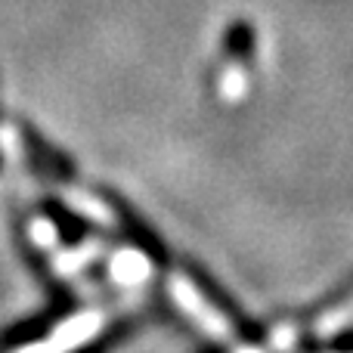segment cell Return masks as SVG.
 Listing matches in <instances>:
<instances>
[{
    "label": "cell",
    "instance_id": "obj_1",
    "mask_svg": "<svg viewBox=\"0 0 353 353\" xmlns=\"http://www.w3.org/2000/svg\"><path fill=\"white\" fill-rule=\"evenodd\" d=\"M350 310H353V276H350L347 285H341V292H335L332 298H325L323 304H316V310H313L307 319L319 329L323 323H335V319L347 316Z\"/></svg>",
    "mask_w": 353,
    "mask_h": 353
},
{
    "label": "cell",
    "instance_id": "obj_2",
    "mask_svg": "<svg viewBox=\"0 0 353 353\" xmlns=\"http://www.w3.org/2000/svg\"><path fill=\"white\" fill-rule=\"evenodd\" d=\"M112 273H115V279L137 285L149 276V257L137 254V251H121V254L112 257Z\"/></svg>",
    "mask_w": 353,
    "mask_h": 353
},
{
    "label": "cell",
    "instance_id": "obj_3",
    "mask_svg": "<svg viewBox=\"0 0 353 353\" xmlns=\"http://www.w3.org/2000/svg\"><path fill=\"white\" fill-rule=\"evenodd\" d=\"M31 239H34L41 248H50V251H56V226L53 223H47V220H34L31 223Z\"/></svg>",
    "mask_w": 353,
    "mask_h": 353
}]
</instances>
